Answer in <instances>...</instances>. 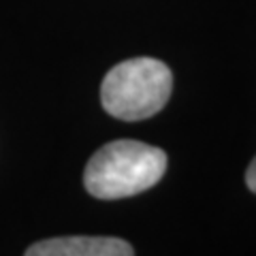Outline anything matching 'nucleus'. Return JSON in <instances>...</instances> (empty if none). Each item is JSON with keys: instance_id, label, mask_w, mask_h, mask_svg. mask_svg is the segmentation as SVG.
Wrapping results in <instances>:
<instances>
[{"instance_id": "obj_4", "label": "nucleus", "mask_w": 256, "mask_h": 256, "mask_svg": "<svg viewBox=\"0 0 256 256\" xmlns=\"http://www.w3.org/2000/svg\"><path fill=\"white\" fill-rule=\"evenodd\" d=\"M246 184H248V188L256 194V156H254V160L250 162V166H248V171H246Z\"/></svg>"}, {"instance_id": "obj_3", "label": "nucleus", "mask_w": 256, "mask_h": 256, "mask_svg": "<svg viewBox=\"0 0 256 256\" xmlns=\"http://www.w3.org/2000/svg\"><path fill=\"white\" fill-rule=\"evenodd\" d=\"M130 244L118 237H56L32 244L26 256H130Z\"/></svg>"}, {"instance_id": "obj_2", "label": "nucleus", "mask_w": 256, "mask_h": 256, "mask_svg": "<svg viewBox=\"0 0 256 256\" xmlns=\"http://www.w3.org/2000/svg\"><path fill=\"white\" fill-rule=\"evenodd\" d=\"M173 73L154 58H132L116 64L102 79L100 102L109 116L139 122L156 116L169 102Z\"/></svg>"}, {"instance_id": "obj_1", "label": "nucleus", "mask_w": 256, "mask_h": 256, "mask_svg": "<svg viewBox=\"0 0 256 256\" xmlns=\"http://www.w3.org/2000/svg\"><path fill=\"white\" fill-rule=\"evenodd\" d=\"M166 154L141 141H111L88 160L84 186L102 201L134 196L162 180Z\"/></svg>"}]
</instances>
